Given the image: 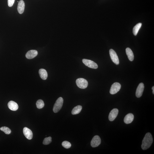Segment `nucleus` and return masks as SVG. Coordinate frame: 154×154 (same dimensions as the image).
<instances>
[{"label": "nucleus", "instance_id": "nucleus-1", "mask_svg": "<svg viewBox=\"0 0 154 154\" xmlns=\"http://www.w3.org/2000/svg\"><path fill=\"white\" fill-rule=\"evenodd\" d=\"M153 142V138L152 135L150 133H146L143 139L141 145V147L142 150H147L151 145Z\"/></svg>", "mask_w": 154, "mask_h": 154}, {"label": "nucleus", "instance_id": "nucleus-2", "mask_svg": "<svg viewBox=\"0 0 154 154\" xmlns=\"http://www.w3.org/2000/svg\"><path fill=\"white\" fill-rule=\"evenodd\" d=\"M63 103V99L60 97L56 100L53 106V110L55 113H57L60 110L62 107Z\"/></svg>", "mask_w": 154, "mask_h": 154}, {"label": "nucleus", "instance_id": "nucleus-3", "mask_svg": "<svg viewBox=\"0 0 154 154\" xmlns=\"http://www.w3.org/2000/svg\"><path fill=\"white\" fill-rule=\"evenodd\" d=\"M76 83L77 86L82 89H85L88 86V82L87 80L83 78H78L76 80Z\"/></svg>", "mask_w": 154, "mask_h": 154}, {"label": "nucleus", "instance_id": "nucleus-4", "mask_svg": "<svg viewBox=\"0 0 154 154\" xmlns=\"http://www.w3.org/2000/svg\"><path fill=\"white\" fill-rule=\"evenodd\" d=\"M82 61L85 65L89 68L93 69H97L98 68V65L93 61L85 59H83Z\"/></svg>", "mask_w": 154, "mask_h": 154}, {"label": "nucleus", "instance_id": "nucleus-5", "mask_svg": "<svg viewBox=\"0 0 154 154\" xmlns=\"http://www.w3.org/2000/svg\"><path fill=\"white\" fill-rule=\"evenodd\" d=\"M121 87L120 83H115L112 85L110 91V92L112 95L117 93L120 91Z\"/></svg>", "mask_w": 154, "mask_h": 154}, {"label": "nucleus", "instance_id": "nucleus-6", "mask_svg": "<svg viewBox=\"0 0 154 154\" xmlns=\"http://www.w3.org/2000/svg\"><path fill=\"white\" fill-rule=\"evenodd\" d=\"M109 53L112 62L116 65H119V60L115 51L114 50L111 49L109 50Z\"/></svg>", "mask_w": 154, "mask_h": 154}, {"label": "nucleus", "instance_id": "nucleus-7", "mask_svg": "<svg viewBox=\"0 0 154 154\" xmlns=\"http://www.w3.org/2000/svg\"><path fill=\"white\" fill-rule=\"evenodd\" d=\"M101 140L100 137L98 135L94 136L91 142V145L93 147H98L101 143Z\"/></svg>", "mask_w": 154, "mask_h": 154}, {"label": "nucleus", "instance_id": "nucleus-8", "mask_svg": "<svg viewBox=\"0 0 154 154\" xmlns=\"http://www.w3.org/2000/svg\"><path fill=\"white\" fill-rule=\"evenodd\" d=\"M144 85L143 83H141L138 86L137 88L136 95L138 98H140L142 96L144 89Z\"/></svg>", "mask_w": 154, "mask_h": 154}, {"label": "nucleus", "instance_id": "nucleus-9", "mask_svg": "<svg viewBox=\"0 0 154 154\" xmlns=\"http://www.w3.org/2000/svg\"><path fill=\"white\" fill-rule=\"evenodd\" d=\"M119 110L117 108H114L110 112L108 118L111 121H112L117 117L118 114Z\"/></svg>", "mask_w": 154, "mask_h": 154}, {"label": "nucleus", "instance_id": "nucleus-10", "mask_svg": "<svg viewBox=\"0 0 154 154\" xmlns=\"http://www.w3.org/2000/svg\"><path fill=\"white\" fill-rule=\"evenodd\" d=\"M23 134L27 139L29 140L32 139L33 133L32 131L29 128L25 127L23 128Z\"/></svg>", "mask_w": 154, "mask_h": 154}, {"label": "nucleus", "instance_id": "nucleus-11", "mask_svg": "<svg viewBox=\"0 0 154 154\" xmlns=\"http://www.w3.org/2000/svg\"><path fill=\"white\" fill-rule=\"evenodd\" d=\"M38 52L36 50H31L28 52L26 54V57L28 59L34 58L37 56Z\"/></svg>", "mask_w": 154, "mask_h": 154}, {"label": "nucleus", "instance_id": "nucleus-12", "mask_svg": "<svg viewBox=\"0 0 154 154\" xmlns=\"http://www.w3.org/2000/svg\"><path fill=\"white\" fill-rule=\"evenodd\" d=\"M8 106L9 109L13 111H16L18 108V106L15 102L13 101H9L8 104Z\"/></svg>", "mask_w": 154, "mask_h": 154}, {"label": "nucleus", "instance_id": "nucleus-13", "mask_svg": "<svg viewBox=\"0 0 154 154\" xmlns=\"http://www.w3.org/2000/svg\"><path fill=\"white\" fill-rule=\"evenodd\" d=\"M134 119V116L132 113H129L126 115L124 119V121L126 124H129L132 123Z\"/></svg>", "mask_w": 154, "mask_h": 154}, {"label": "nucleus", "instance_id": "nucleus-14", "mask_svg": "<svg viewBox=\"0 0 154 154\" xmlns=\"http://www.w3.org/2000/svg\"><path fill=\"white\" fill-rule=\"evenodd\" d=\"M25 4L24 1L22 0H21L19 2L18 8V11L19 13L21 14L23 13L25 9Z\"/></svg>", "mask_w": 154, "mask_h": 154}, {"label": "nucleus", "instance_id": "nucleus-15", "mask_svg": "<svg viewBox=\"0 0 154 154\" xmlns=\"http://www.w3.org/2000/svg\"><path fill=\"white\" fill-rule=\"evenodd\" d=\"M39 73L41 78L42 79L45 80L47 79L48 74L46 70L43 69H40L39 70Z\"/></svg>", "mask_w": 154, "mask_h": 154}, {"label": "nucleus", "instance_id": "nucleus-16", "mask_svg": "<svg viewBox=\"0 0 154 154\" xmlns=\"http://www.w3.org/2000/svg\"><path fill=\"white\" fill-rule=\"evenodd\" d=\"M126 53L130 61H133L134 59V56L132 51L129 48H127L126 49Z\"/></svg>", "mask_w": 154, "mask_h": 154}, {"label": "nucleus", "instance_id": "nucleus-17", "mask_svg": "<svg viewBox=\"0 0 154 154\" xmlns=\"http://www.w3.org/2000/svg\"><path fill=\"white\" fill-rule=\"evenodd\" d=\"M82 107L81 105H78L74 108L72 111V114L75 115L81 112Z\"/></svg>", "mask_w": 154, "mask_h": 154}, {"label": "nucleus", "instance_id": "nucleus-18", "mask_svg": "<svg viewBox=\"0 0 154 154\" xmlns=\"http://www.w3.org/2000/svg\"><path fill=\"white\" fill-rule=\"evenodd\" d=\"M142 26V23H139L137 24L133 28V35L135 36L137 35L138 32Z\"/></svg>", "mask_w": 154, "mask_h": 154}, {"label": "nucleus", "instance_id": "nucleus-19", "mask_svg": "<svg viewBox=\"0 0 154 154\" xmlns=\"http://www.w3.org/2000/svg\"><path fill=\"white\" fill-rule=\"evenodd\" d=\"M37 107L38 109H41L44 106V103L43 100H38L36 103Z\"/></svg>", "mask_w": 154, "mask_h": 154}, {"label": "nucleus", "instance_id": "nucleus-20", "mask_svg": "<svg viewBox=\"0 0 154 154\" xmlns=\"http://www.w3.org/2000/svg\"><path fill=\"white\" fill-rule=\"evenodd\" d=\"M1 131L4 132L6 134H9L11 132V130L8 127L6 126H3L0 128Z\"/></svg>", "mask_w": 154, "mask_h": 154}, {"label": "nucleus", "instance_id": "nucleus-21", "mask_svg": "<svg viewBox=\"0 0 154 154\" xmlns=\"http://www.w3.org/2000/svg\"><path fill=\"white\" fill-rule=\"evenodd\" d=\"M62 145L63 147L66 149L70 148L71 146L70 143L67 141H63L62 143Z\"/></svg>", "mask_w": 154, "mask_h": 154}, {"label": "nucleus", "instance_id": "nucleus-22", "mask_svg": "<svg viewBox=\"0 0 154 154\" xmlns=\"http://www.w3.org/2000/svg\"><path fill=\"white\" fill-rule=\"evenodd\" d=\"M52 142V138L51 137H49L48 138H45L44 139L43 142V144L44 145H48Z\"/></svg>", "mask_w": 154, "mask_h": 154}, {"label": "nucleus", "instance_id": "nucleus-23", "mask_svg": "<svg viewBox=\"0 0 154 154\" xmlns=\"http://www.w3.org/2000/svg\"><path fill=\"white\" fill-rule=\"evenodd\" d=\"M15 0H8V5L9 7H11L13 6Z\"/></svg>", "mask_w": 154, "mask_h": 154}, {"label": "nucleus", "instance_id": "nucleus-24", "mask_svg": "<svg viewBox=\"0 0 154 154\" xmlns=\"http://www.w3.org/2000/svg\"><path fill=\"white\" fill-rule=\"evenodd\" d=\"M152 89L153 90V93L154 94V86H153L152 87Z\"/></svg>", "mask_w": 154, "mask_h": 154}]
</instances>
